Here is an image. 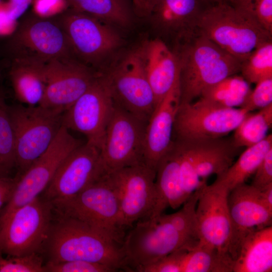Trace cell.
<instances>
[{"mask_svg":"<svg viewBox=\"0 0 272 272\" xmlns=\"http://www.w3.org/2000/svg\"><path fill=\"white\" fill-rule=\"evenodd\" d=\"M32 0H8L5 3L11 19L15 22L26 10Z\"/></svg>","mask_w":272,"mask_h":272,"instance_id":"obj_44","label":"cell"},{"mask_svg":"<svg viewBox=\"0 0 272 272\" xmlns=\"http://www.w3.org/2000/svg\"><path fill=\"white\" fill-rule=\"evenodd\" d=\"M114 107L104 76H98L88 90L62 115V126L84 134L99 149Z\"/></svg>","mask_w":272,"mask_h":272,"instance_id":"obj_12","label":"cell"},{"mask_svg":"<svg viewBox=\"0 0 272 272\" xmlns=\"http://www.w3.org/2000/svg\"><path fill=\"white\" fill-rule=\"evenodd\" d=\"M147 124L114 103L100 149L106 173L144 163Z\"/></svg>","mask_w":272,"mask_h":272,"instance_id":"obj_11","label":"cell"},{"mask_svg":"<svg viewBox=\"0 0 272 272\" xmlns=\"http://www.w3.org/2000/svg\"><path fill=\"white\" fill-rule=\"evenodd\" d=\"M64 32L75 55L96 64L121 44L119 35L102 21L69 9L54 20Z\"/></svg>","mask_w":272,"mask_h":272,"instance_id":"obj_13","label":"cell"},{"mask_svg":"<svg viewBox=\"0 0 272 272\" xmlns=\"http://www.w3.org/2000/svg\"><path fill=\"white\" fill-rule=\"evenodd\" d=\"M59 216L44 246L47 261L85 260L124 270L122 245L77 219Z\"/></svg>","mask_w":272,"mask_h":272,"instance_id":"obj_2","label":"cell"},{"mask_svg":"<svg viewBox=\"0 0 272 272\" xmlns=\"http://www.w3.org/2000/svg\"><path fill=\"white\" fill-rule=\"evenodd\" d=\"M106 173L100 149L87 141L64 159L44 191L43 198L51 202L67 199Z\"/></svg>","mask_w":272,"mask_h":272,"instance_id":"obj_14","label":"cell"},{"mask_svg":"<svg viewBox=\"0 0 272 272\" xmlns=\"http://www.w3.org/2000/svg\"><path fill=\"white\" fill-rule=\"evenodd\" d=\"M45 63L25 56L15 59L10 76L15 95L21 103L27 106L40 104L46 85Z\"/></svg>","mask_w":272,"mask_h":272,"instance_id":"obj_24","label":"cell"},{"mask_svg":"<svg viewBox=\"0 0 272 272\" xmlns=\"http://www.w3.org/2000/svg\"><path fill=\"white\" fill-rule=\"evenodd\" d=\"M35 12L41 16L61 14L70 8L66 0H34Z\"/></svg>","mask_w":272,"mask_h":272,"instance_id":"obj_42","label":"cell"},{"mask_svg":"<svg viewBox=\"0 0 272 272\" xmlns=\"http://www.w3.org/2000/svg\"><path fill=\"white\" fill-rule=\"evenodd\" d=\"M272 271V225L250 231L242 240L233 272Z\"/></svg>","mask_w":272,"mask_h":272,"instance_id":"obj_25","label":"cell"},{"mask_svg":"<svg viewBox=\"0 0 272 272\" xmlns=\"http://www.w3.org/2000/svg\"><path fill=\"white\" fill-rule=\"evenodd\" d=\"M102 74L114 103L147 123L156 108V102L146 72L144 44L128 53L108 73Z\"/></svg>","mask_w":272,"mask_h":272,"instance_id":"obj_8","label":"cell"},{"mask_svg":"<svg viewBox=\"0 0 272 272\" xmlns=\"http://www.w3.org/2000/svg\"><path fill=\"white\" fill-rule=\"evenodd\" d=\"M253 175L251 184L259 190L272 184V148L267 153Z\"/></svg>","mask_w":272,"mask_h":272,"instance_id":"obj_41","label":"cell"},{"mask_svg":"<svg viewBox=\"0 0 272 272\" xmlns=\"http://www.w3.org/2000/svg\"><path fill=\"white\" fill-rule=\"evenodd\" d=\"M190 142L194 149L196 174L204 182L212 175L223 174L234 162L238 148L232 141L222 138Z\"/></svg>","mask_w":272,"mask_h":272,"instance_id":"obj_26","label":"cell"},{"mask_svg":"<svg viewBox=\"0 0 272 272\" xmlns=\"http://www.w3.org/2000/svg\"><path fill=\"white\" fill-rule=\"evenodd\" d=\"M155 185L156 202L148 219L158 218L168 207L177 209L188 198L182 187L179 152L174 141L158 164Z\"/></svg>","mask_w":272,"mask_h":272,"instance_id":"obj_23","label":"cell"},{"mask_svg":"<svg viewBox=\"0 0 272 272\" xmlns=\"http://www.w3.org/2000/svg\"><path fill=\"white\" fill-rule=\"evenodd\" d=\"M71 9L103 22L122 26L131 21L130 12L123 0H66Z\"/></svg>","mask_w":272,"mask_h":272,"instance_id":"obj_31","label":"cell"},{"mask_svg":"<svg viewBox=\"0 0 272 272\" xmlns=\"http://www.w3.org/2000/svg\"><path fill=\"white\" fill-rule=\"evenodd\" d=\"M107 174L117 192L126 228L149 218L156 199V170L142 163Z\"/></svg>","mask_w":272,"mask_h":272,"instance_id":"obj_15","label":"cell"},{"mask_svg":"<svg viewBox=\"0 0 272 272\" xmlns=\"http://www.w3.org/2000/svg\"><path fill=\"white\" fill-rule=\"evenodd\" d=\"M211 4L208 0H154L147 15L163 37L176 46L198 34L200 17Z\"/></svg>","mask_w":272,"mask_h":272,"instance_id":"obj_19","label":"cell"},{"mask_svg":"<svg viewBox=\"0 0 272 272\" xmlns=\"http://www.w3.org/2000/svg\"></svg>","mask_w":272,"mask_h":272,"instance_id":"obj_49","label":"cell"},{"mask_svg":"<svg viewBox=\"0 0 272 272\" xmlns=\"http://www.w3.org/2000/svg\"><path fill=\"white\" fill-rule=\"evenodd\" d=\"M272 148V135L269 134L260 142L247 147L236 161L221 175L217 176L214 183L229 192L236 186L246 183L254 174L267 153Z\"/></svg>","mask_w":272,"mask_h":272,"instance_id":"obj_27","label":"cell"},{"mask_svg":"<svg viewBox=\"0 0 272 272\" xmlns=\"http://www.w3.org/2000/svg\"><path fill=\"white\" fill-rule=\"evenodd\" d=\"M272 124V104L255 113L248 112L234 130L233 144L237 148L253 146L264 139Z\"/></svg>","mask_w":272,"mask_h":272,"instance_id":"obj_30","label":"cell"},{"mask_svg":"<svg viewBox=\"0 0 272 272\" xmlns=\"http://www.w3.org/2000/svg\"><path fill=\"white\" fill-rule=\"evenodd\" d=\"M132 2H133V4L134 3L135 0H132Z\"/></svg>","mask_w":272,"mask_h":272,"instance_id":"obj_48","label":"cell"},{"mask_svg":"<svg viewBox=\"0 0 272 272\" xmlns=\"http://www.w3.org/2000/svg\"><path fill=\"white\" fill-rule=\"evenodd\" d=\"M198 30L241 62L257 46L272 40V33L257 21L226 3L210 5L200 17Z\"/></svg>","mask_w":272,"mask_h":272,"instance_id":"obj_3","label":"cell"},{"mask_svg":"<svg viewBox=\"0 0 272 272\" xmlns=\"http://www.w3.org/2000/svg\"><path fill=\"white\" fill-rule=\"evenodd\" d=\"M231 5L272 33V0H233Z\"/></svg>","mask_w":272,"mask_h":272,"instance_id":"obj_36","label":"cell"},{"mask_svg":"<svg viewBox=\"0 0 272 272\" xmlns=\"http://www.w3.org/2000/svg\"><path fill=\"white\" fill-rule=\"evenodd\" d=\"M43 265L38 253L8 257L0 254V272H43Z\"/></svg>","mask_w":272,"mask_h":272,"instance_id":"obj_37","label":"cell"},{"mask_svg":"<svg viewBox=\"0 0 272 272\" xmlns=\"http://www.w3.org/2000/svg\"><path fill=\"white\" fill-rule=\"evenodd\" d=\"M154 0H135L134 7L141 14H148L149 9Z\"/></svg>","mask_w":272,"mask_h":272,"instance_id":"obj_45","label":"cell"},{"mask_svg":"<svg viewBox=\"0 0 272 272\" xmlns=\"http://www.w3.org/2000/svg\"><path fill=\"white\" fill-rule=\"evenodd\" d=\"M20 177L49 147L62 126L63 112L41 105H9Z\"/></svg>","mask_w":272,"mask_h":272,"instance_id":"obj_5","label":"cell"},{"mask_svg":"<svg viewBox=\"0 0 272 272\" xmlns=\"http://www.w3.org/2000/svg\"><path fill=\"white\" fill-rule=\"evenodd\" d=\"M18 178H0V211L10 199L14 190Z\"/></svg>","mask_w":272,"mask_h":272,"instance_id":"obj_43","label":"cell"},{"mask_svg":"<svg viewBox=\"0 0 272 272\" xmlns=\"http://www.w3.org/2000/svg\"><path fill=\"white\" fill-rule=\"evenodd\" d=\"M248 112L242 108L225 107L202 97L180 103L174 125L175 140L222 138L234 131Z\"/></svg>","mask_w":272,"mask_h":272,"instance_id":"obj_9","label":"cell"},{"mask_svg":"<svg viewBox=\"0 0 272 272\" xmlns=\"http://www.w3.org/2000/svg\"><path fill=\"white\" fill-rule=\"evenodd\" d=\"M115 269L107 265L85 260L47 261L43 272H113Z\"/></svg>","mask_w":272,"mask_h":272,"instance_id":"obj_38","label":"cell"},{"mask_svg":"<svg viewBox=\"0 0 272 272\" xmlns=\"http://www.w3.org/2000/svg\"><path fill=\"white\" fill-rule=\"evenodd\" d=\"M227 201L232 225L230 254L234 261L242 240L250 231L271 226L272 210L263 201L260 190L246 183L233 188Z\"/></svg>","mask_w":272,"mask_h":272,"instance_id":"obj_20","label":"cell"},{"mask_svg":"<svg viewBox=\"0 0 272 272\" xmlns=\"http://www.w3.org/2000/svg\"><path fill=\"white\" fill-rule=\"evenodd\" d=\"M51 203L59 215L77 219L122 245L126 228L117 192L107 173L76 195Z\"/></svg>","mask_w":272,"mask_h":272,"instance_id":"obj_4","label":"cell"},{"mask_svg":"<svg viewBox=\"0 0 272 272\" xmlns=\"http://www.w3.org/2000/svg\"><path fill=\"white\" fill-rule=\"evenodd\" d=\"M179 64L180 103H190L208 88L240 73L241 61L198 34L173 49Z\"/></svg>","mask_w":272,"mask_h":272,"instance_id":"obj_1","label":"cell"},{"mask_svg":"<svg viewBox=\"0 0 272 272\" xmlns=\"http://www.w3.org/2000/svg\"><path fill=\"white\" fill-rule=\"evenodd\" d=\"M188 248L183 247L156 262L140 268L138 272H181L184 255Z\"/></svg>","mask_w":272,"mask_h":272,"instance_id":"obj_40","label":"cell"},{"mask_svg":"<svg viewBox=\"0 0 272 272\" xmlns=\"http://www.w3.org/2000/svg\"><path fill=\"white\" fill-rule=\"evenodd\" d=\"M13 50L22 47L26 56L43 62L54 59L74 57L75 55L64 32L54 20L38 17L27 19L9 42Z\"/></svg>","mask_w":272,"mask_h":272,"instance_id":"obj_18","label":"cell"},{"mask_svg":"<svg viewBox=\"0 0 272 272\" xmlns=\"http://www.w3.org/2000/svg\"><path fill=\"white\" fill-rule=\"evenodd\" d=\"M46 85L42 106L64 112L91 86L99 75L74 57L45 63Z\"/></svg>","mask_w":272,"mask_h":272,"instance_id":"obj_16","label":"cell"},{"mask_svg":"<svg viewBox=\"0 0 272 272\" xmlns=\"http://www.w3.org/2000/svg\"><path fill=\"white\" fill-rule=\"evenodd\" d=\"M260 191L263 201L267 207L272 210V184Z\"/></svg>","mask_w":272,"mask_h":272,"instance_id":"obj_46","label":"cell"},{"mask_svg":"<svg viewBox=\"0 0 272 272\" xmlns=\"http://www.w3.org/2000/svg\"><path fill=\"white\" fill-rule=\"evenodd\" d=\"M211 4L226 3L232 4L233 0H208Z\"/></svg>","mask_w":272,"mask_h":272,"instance_id":"obj_47","label":"cell"},{"mask_svg":"<svg viewBox=\"0 0 272 272\" xmlns=\"http://www.w3.org/2000/svg\"><path fill=\"white\" fill-rule=\"evenodd\" d=\"M17 170L14 130L9 113V105L0 96V178L12 177Z\"/></svg>","mask_w":272,"mask_h":272,"instance_id":"obj_32","label":"cell"},{"mask_svg":"<svg viewBox=\"0 0 272 272\" xmlns=\"http://www.w3.org/2000/svg\"><path fill=\"white\" fill-rule=\"evenodd\" d=\"M82 144L62 126L47 149L18 178L10 199L0 211V219L44 192L64 159Z\"/></svg>","mask_w":272,"mask_h":272,"instance_id":"obj_10","label":"cell"},{"mask_svg":"<svg viewBox=\"0 0 272 272\" xmlns=\"http://www.w3.org/2000/svg\"><path fill=\"white\" fill-rule=\"evenodd\" d=\"M229 192L214 183L204 184L199 189L196 213L199 242L231 258L232 225L227 201Z\"/></svg>","mask_w":272,"mask_h":272,"instance_id":"obj_17","label":"cell"},{"mask_svg":"<svg viewBox=\"0 0 272 272\" xmlns=\"http://www.w3.org/2000/svg\"><path fill=\"white\" fill-rule=\"evenodd\" d=\"M52 203L39 196L0 219V254L38 253L52 226Z\"/></svg>","mask_w":272,"mask_h":272,"instance_id":"obj_6","label":"cell"},{"mask_svg":"<svg viewBox=\"0 0 272 272\" xmlns=\"http://www.w3.org/2000/svg\"><path fill=\"white\" fill-rule=\"evenodd\" d=\"M233 265L229 256L198 242L185 252L181 272H233Z\"/></svg>","mask_w":272,"mask_h":272,"instance_id":"obj_28","label":"cell"},{"mask_svg":"<svg viewBox=\"0 0 272 272\" xmlns=\"http://www.w3.org/2000/svg\"><path fill=\"white\" fill-rule=\"evenodd\" d=\"M199 189L189 196L180 210L171 214H163L165 219L177 231L189 240L193 241H199L196 208Z\"/></svg>","mask_w":272,"mask_h":272,"instance_id":"obj_34","label":"cell"},{"mask_svg":"<svg viewBox=\"0 0 272 272\" xmlns=\"http://www.w3.org/2000/svg\"><path fill=\"white\" fill-rule=\"evenodd\" d=\"M255 85L240 107L248 112L261 109L272 104V78L262 80Z\"/></svg>","mask_w":272,"mask_h":272,"instance_id":"obj_39","label":"cell"},{"mask_svg":"<svg viewBox=\"0 0 272 272\" xmlns=\"http://www.w3.org/2000/svg\"><path fill=\"white\" fill-rule=\"evenodd\" d=\"M179 80L157 105L146 126L143 162L156 171L173 143L174 125L180 103Z\"/></svg>","mask_w":272,"mask_h":272,"instance_id":"obj_21","label":"cell"},{"mask_svg":"<svg viewBox=\"0 0 272 272\" xmlns=\"http://www.w3.org/2000/svg\"><path fill=\"white\" fill-rule=\"evenodd\" d=\"M126 234L122 244L124 270L137 271L183 247L198 241L189 240L163 217L139 221Z\"/></svg>","mask_w":272,"mask_h":272,"instance_id":"obj_7","label":"cell"},{"mask_svg":"<svg viewBox=\"0 0 272 272\" xmlns=\"http://www.w3.org/2000/svg\"><path fill=\"white\" fill-rule=\"evenodd\" d=\"M240 73L250 84L272 78V40L257 46L242 61Z\"/></svg>","mask_w":272,"mask_h":272,"instance_id":"obj_33","label":"cell"},{"mask_svg":"<svg viewBox=\"0 0 272 272\" xmlns=\"http://www.w3.org/2000/svg\"><path fill=\"white\" fill-rule=\"evenodd\" d=\"M179 155L180 173L183 190L187 197L206 182L198 177L195 168V152L191 142L174 140Z\"/></svg>","mask_w":272,"mask_h":272,"instance_id":"obj_35","label":"cell"},{"mask_svg":"<svg viewBox=\"0 0 272 272\" xmlns=\"http://www.w3.org/2000/svg\"><path fill=\"white\" fill-rule=\"evenodd\" d=\"M146 72L153 92L156 107L179 80L175 52L160 38L144 43Z\"/></svg>","mask_w":272,"mask_h":272,"instance_id":"obj_22","label":"cell"},{"mask_svg":"<svg viewBox=\"0 0 272 272\" xmlns=\"http://www.w3.org/2000/svg\"><path fill=\"white\" fill-rule=\"evenodd\" d=\"M251 90L250 84L237 74L208 88L200 97L225 107L237 108L244 103Z\"/></svg>","mask_w":272,"mask_h":272,"instance_id":"obj_29","label":"cell"}]
</instances>
